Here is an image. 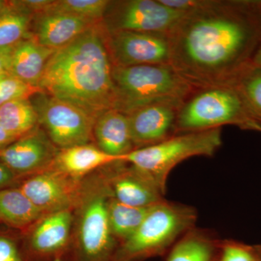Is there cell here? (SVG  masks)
<instances>
[{"label":"cell","mask_w":261,"mask_h":261,"mask_svg":"<svg viewBox=\"0 0 261 261\" xmlns=\"http://www.w3.org/2000/svg\"><path fill=\"white\" fill-rule=\"evenodd\" d=\"M113 80L115 109L126 114L155 103H182L196 88L171 64L113 66Z\"/></svg>","instance_id":"277c9868"},{"label":"cell","mask_w":261,"mask_h":261,"mask_svg":"<svg viewBox=\"0 0 261 261\" xmlns=\"http://www.w3.org/2000/svg\"><path fill=\"white\" fill-rule=\"evenodd\" d=\"M231 85L238 90L248 111L261 124V68L250 63Z\"/></svg>","instance_id":"d4e9b609"},{"label":"cell","mask_w":261,"mask_h":261,"mask_svg":"<svg viewBox=\"0 0 261 261\" xmlns=\"http://www.w3.org/2000/svg\"><path fill=\"white\" fill-rule=\"evenodd\" d=\"M18 140L14 136L10 135L6 130L0 126V151L11 145L15 140Z\"/></svg>","instance_id":"1f68e13d"},{"label":"cell","mask_w":261,"mask_h":261,"mask_svg":"<svg viewBox=\"0 0 261 261\" xmlns=\"http://www.w3.org/2000/svg\"><path fill=\"white\" fill-rule=\"evenodd\" d=\"M14 178V173L10 171L9 168L0 162V188L6 186L8 184L13 181Z\"/></svg>","instance_id":"4dcf8cb0"},{"label":"cell","mask_w":261,"mask_h":261,"mask_svg":"<svg viewBox=\"0 0 261 261\" xmlns=\"http://www.w3.org/2000/svg\"><path fill=\"white\" fill-rule=\"evenodd\" d=\"M257 254H258L259 257H260L261 260V246L259 247H255Z\"/></svg>","instance_id":"d590c367"},{"label":"cell","mask_w":261,"mask_h":261,"mask_svg":"<svg viewBox=\"0 0 261 261\" xmlns=\"http://www.w3.org/2000/svg\"><path fill=\"white\" fill-rule=\"evenodd\" d=\"M0 261H25V259L13 240L0 237Z\"/></svg>","instance_id":"f1b7e54d"},{"label":"cell","mask_w":261,"mask_h":261,"mask_svg":"<svg viewBox=\"0 0 261 261\" xmlns=\"http://www.w3.org/2000/svg\"><path fill=\"white\" fill-rule=\"evenodd\" d=\"M251 63L255 66L261 68V42L259 44L258 47H257L255 54L252 57Z\"/></svg>","instance_id":"d6a6232c"},{"label":"cell","mask_w":261,"mask_h":261,"mask_svg":"<svg viewBox=\"0 0 261 261\" xmlns=\"http://www.w3.org/2000/svg\"><path fill=\"white\" fill-rule=\"evenodd\" d=\"M111 194L103 174L84 181L75 206L71 261H113L118 243L113 237L108 214Z\"/></svg>","instance_id":"3957f363"},{"label":"cell","mask_w":261,"mask_h":261,"mask_svg":"<svg viewBox=\"0 0 261 261\" xmlns=\"http://www.w3.org/2000/svg\"><path fill=\"white\" fill-rule=\"evenodd\" d=\"M83 185V180L70 177L50 166L33 174L19 189L45 216L57 211L74 210Z\"/></svg>","instance_id":"8fae6325"},{"label":"cell","mask_w":261,"mask_h":261,"mask_svg":"<svg viewBox=\"0 0 261 261\" xmlns=\"http://www.w3.org/2000/svg\"><path fill=\"white\" fill-rule=\"evenodd\" d=\"M39 125L59 149L89 144L93 139L97 116L72 103L49 95L43 91L32 97Z\"/></svg>","instance_id":"ba28073f"},{"label":"cell","mask_w":261,"mask_h":261,"mask_svg":"<svg viewBox=\"0 0 261 261\" xmlns=\"http://www.w3.org/2000/svg\"><path fill=\"white\" fill-rule=\"evenodd\" d=\"M109 0H58L53 2L50 9L75 15L94 22L102 21Z\"/></svg>","instance_id":"484cf974"},{"label":"cell","mask_w":261,"mask_h":261,"mask_svg":"<svg viewBox=\"0 0 261 261\" xmlns=\"http://www.w3.org/2000/svg\"><path fill=\"white\" fill-rule=\"evenodd\" d=\"M226 125L261 132L260 123L232 85L199 87L180 106L175 135L221 128Z\"/></svg>","instance_id":"5b68a950"},{"label":"cell","mask_w":261,"mask_h":261,"mask_svg":"<svg viewBox=\"0 0 261 261\" xmlns=\"http://www.w3.org/2000/svg\"><path fill=\"white\" fill-rule=\"evenodd\" d=\"M73 211L68 209L45 215L34 225L29 240V252L33 260L49 261L57 257L65 258L72 241L70 233L74 221Z\"/></svg>","instance_id":"9a60e30c"},{"label":"cell","mask_w":261,"mask_h":261,"mask_svg":"<svg viewBox=\"0 0 261 261\" xmlns=\"http://www.w3.org/2000/svg\"><path fill=\"white\" fill-rule=\"evenodd\" d=\"M39 125L37 113L29 99H18L0 106V126L17 139Z\"/></svg>","instance_id":"7402d4cb"},{"label":"cell","mask_w":261,"mask_h":261,"mask_svg":"<svg viewBox=\"0 0 261 261\" xmlns=\"http://www.w3.org/2000/svg\"><path fill=\"white\" fill-rule=\"evenodd\" d=\"M217 261H218V260H217Z\"/></svg>","instance_id":"8d00e7d4"},{"label":"cell","mask_w":261,"mask_h":261,"mask_svg":"<svg viewBox=\"0 0 261 261\" xmlns=\"http://www.w3.org/2000/svg\"><path fill=\"white\" fill-rule=\"evenodd\" d=\"M33 15L20 2L13 3L11 8L0 17V48L13 47L32 37L29 31Z\"/></svg>","instance_id":"cb8c5ba5"},{"label":"cell","mask_w":261,"mask_h":261,"mask_svg":"<svg viewBox=\"0 0 261 261\" xmlns=\"http://www.w3.org/2000/svg\"><path fill=\"white\" fill-rule=\"evenodd\" d=\"M44 214L20 189L0 190V221L16 228L34 226Z\"/></svg>","instance_id":"ffe728a7"},{"label":"cell","mask_w":261,"mask_h":261,"mask_svg":"<svg viewBox=\"0 0 261 261\" xmlns=\"http://www.w3.org/2000/svg\"><path fill=\"white\" fill-rule=\"evenodd\" d=\"M35 16L32 37L41 45L55 50L69 44L86 30L99 23L50 8Z\"/></svg>","instance_id":"2e32d148"},{"label":"cell","mask_w":261,"mask_h":261,"mask_svg":"<svg viewBox=\"0 0 261 261\" xmlns=\"http://www.w3.org/2000/svg\"><path fill=\"white\" fill-rule=\"evenodd\" d=\"M103 174L111 196L115 200L134 207H147L164 200L153 180L125 161L108 166Z\"/></svg>","instance_id":"7c38bea8"},{"label":"cell","mask_w":261,"mask_h":261,"mask_svg":"<svg viewBox=\"0 0 261 261\" xmlns=\"http://www.w3.org/2000/svg\"><path fill=\"white\" fill-rule=\"evenodd\" d=\"M55 51L41 45L32 36L23 39L13 49L10 73L29 85L39 87L46 65Z\"/></svg>","instance_id":"d6986e66"},{"label":"cell","mask_w":261,"mask_h":261,"mask_svg":"<svg viewBox=\"0 0 261 261\" xmlns=\"http://www.w3.org/2000/svg\"><path fill=\"white\" fill-rule=\"evenodd\" d=\"M181 104L155 103L126 114L135 149L156 145L175 135L176 118Z\"/></svg>","instance_id":"5bb4252c"},{"label":"cell","mask_w":261,"mask_h":261,"mask_svg":"<svg viewBox=\"0 0 261 261\" xmlns=\"http://www.w3.org/2000/svg\"><path fill=\"white\" fill-rule=\"evenodd\" d=\"M118 161H123L89 143L59 149L51 166L70 177L82 180L94 171Z\"/></svg>","instance_id":"ac0fdd59"},{"label":"cell","mask_w":261,"mask_h":261,"mask_svg":"<svg viewBox=\"0 0 261 261\" xmlns=\"http://www.w3.org/2000/svg\"><path fill=\"white\" fill-rule=\"evenodd\" d=\"M221 145V128L178 134L156 145L134 149L124 161L148 175L165 195L170 173L178 164L195 156L214 155Z\"/></svg>","instance_id":"52a82bcc"},{"label":"cell","mask_w":261,"mask_h":261,"mask_svg":"<svg viewBox=\"0 0 261 261\" xmlns=\"http://www.w3.org/2000/svg\"><path fill=\"white\" fill-rule=\"evenodd\" d=\"M151 207H134L118 202L112 196L110 197L108 202V219L111 231L118 245L135 232Z\"/></svg>","instance_id":"603a6c76"},{"label":"cell","mask_w":261,"mask_h":261,"mask_svg":"<svg viewBox=\"0 0 261 261\" xmlns=\"http://www.w3.org/2000/svg\"><path fill=\"white\" fill-rule=\"evenodd\" d=\"M168 36L170 64L192 86L231 85L261 42V3L203 0Z\"/></svg>","instance_id":"6da1fadb"},{"label":"cell","mask_w":261,"mask_h":261,"mask_svg":"<svg viewBox=\"0 0 261 261\" xmlns=\"http://www.w3.org/2000/svg\"><path fill=\"white\" fill-rule=\"evenodd\" d=\"M106 44L113 66L170 64L168 33L106 30Z\"/></svg>","instance_id":"30bf717a"},{"label":"cell","mask_w":261,"mask_h":261,"mask_svg":"<svg viewBox=\"0 0 261 261\" xmlns=\"http://www.w3.org/2000/svg\"><path fill=\"white\" fill-rule=\"evenodd\" d=\"M42 91L39 87H32L19 80L11 73L0 76V106L10 101L18 99H29L37 92Z\"/></svg>","instance_id":"4316f807"},{"label":"cell","mask_w":261,"mask_h":261,"mask_svg":"<svg viewBox=\"0 0 261 261\" xmlns=\"http://www.w3.org/2000/svg\"><path fill=\"white\" fill-rule=\"evenodd\" d=\"M93 139L101 150L124 161V157L135 149L126 113L108 110L96 119Z\"/></svg>","instance_id":"e0dca14e"},{"label":"cell","mask_w":261,"mask_h":261,"mask_svg":"<svg viewBox=\"0 0 261 261\" xmlns=\"http://www.w3.org/2000/svg\"><path fill=\"white\" fill-rule=\"evenodd\" d=\"M185 13L161 0L111 1L102 23L108 32L168 33Z\"/></svg>","instance_id":"9c48e42d"},{"label":"cell","mask_w":261,"mask_h":261,"mask_svg":"<svg viewBox=\"0 0 261 261\" xmlns=\"http://www.w3.org/2000/svg\"><path fill=\"white\" fill-rule=\"evenodd\" d=\"M59 149L37 127L0 151V162L13 173H37L50 167Z\"/></svg>","instance_id":"4fadbf2b"},{"label":"cell","mask_w":261,"mask_h":261,"mask_svg":"<svg viewBox=\"0 0 261 261\" xmlns=\"http://www.w3.org/2000/svg\"><path fill=\"white\" fill-rule=\"evenodd\" d=\"M15 46L0 48V76L10 73L12 56Z\"/></svg>","instance_id":"f546056e"},{"label":"cell","mask_w":261,"mask_h":261,"mask_svg":"<svg viewBox=\"0 0 261 261\" xmlns=\"http://www.w3.org/2000/svg\"><path fill=\"white\" fill-rule=\"evenodd\" d=\"M220 250L218 261H261L255 247L238 242H225Z\"/></svg>","instance_id":"83f0119b"},{"label":"cell","mask_w":261,"mask_h":261,"mask_svg":"<svg viewBox=\"0 0 261 261\" xmlns=\"http://www.w3.org/2000/svg\"><path fill=\"white\" fill-rule=\"evenodd\" d=\"M12 5L13 3H8L7 2L0 0V17L11 8Z\"/></svg>","instance_id":"836d02e7"},{"label":"cell","mask_w":261,"mask_h":261,"mask_svg":"<svg viewBox=\"0 0 261 261\" xmlns=\"http://www.w3.org/2000/svg\"><path fill=\"white\" fill-rule=\"evenodd\" d=\"M49 261H65L64 257H55V258L51 259V260Z\"/></svg>","instance_id":"e575fe53"},{"label":"cell","mask_w":261,"mask_h":261,"mask_svg":"<svg viewBox=\"0 0 261 261\" xmlns=\"http://www.w3.org/2000/svg\"><path fill=\"white\" fill-rule=\"evenodd\" d=\"M113 68L106 29L99 22L54 51L39 87L98 116L116 106Z\"/></svg>","instance_id":"7a4b0ae2"},{"label":"cell","mask_w":261,"mask_h":261,"mask_svg":"<svg viewBox=\"0 0 261 261\" xmlns=\"http://www.w3.org/2000/svg\"><path fill=\"white\" fill-rule=\"evenodd\" d=\"M220 246L207 233L192 228L175 243L167 261H217Z\"/></svg>","instance_id":"44dd1931"},{"label":"cell","mask_w":261,"mask_h":261,"mask_svg":"<svg viewBox=\"0 0 261 261\" xmlns=\"http://www.w3.org/2000/svg\"><path fill=\"white\" fill-rule=\"evenodd\" d=\"M193 207L163 200L148 214L129 238L117 247L113 261H144L163 255L193 228Z\"/></svg>","instance_id":"8992f818"}]
</instances>
